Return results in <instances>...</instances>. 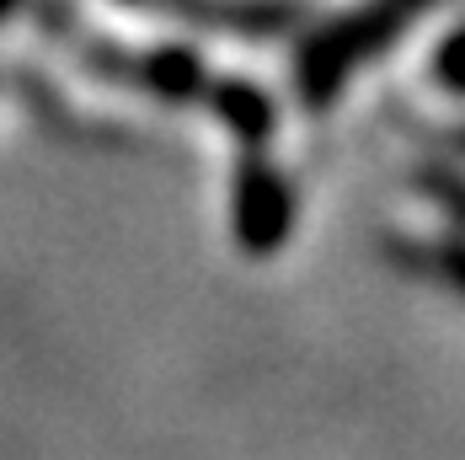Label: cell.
I'll return each mask as SVG.
<instances>
[{
    "instance_id": "cell-1",
    "label": "cell",
    "mask_w": 465,
    "mask_h": 460,
    "mask_svg": "<svg viewBox=\"0 0 465 460\" xmlns=\"http://www.w3.org/2000/svg\"><path fill=\"white\" fill-rule=\"evenodd\" d=\"M433 0H364L359 11L331 16L326 27H316L300 54H294V86L305 107H331L337 92L348 86L353 70H364L370 59H380L396 44Z\"/></svg>"
},
{
    "instance_id": "cell-2",
    "label": "cell",
    "mask_w": 465,
    "mask_h": 460,
    "mask_svg": "<svg viewBox=\"0 0 465 460\" xmlns=\"http://www.w3.org/2000/svg\"><path fill=\"white\" fill-rule=\"evenodd\" d=\"M231 215H235V241L257 257L279 252L294 230V187L262 150H246L235 166V193H231Z\"/></svg>"
},
{
    "instance_id": "cell-3",
    "label": "cell",
    "mask_w": 465,
    "mask_h": 460,
    "mask_svg": "<svg viewBox=\"0 0 465 460\" xmlns=\"http://www.w3.org/2000/svg\"><path fill=\"white\" fill-rule=\"evenodd\" d=\"M150 11H166V16H183L193 27H225V33H289L305 22V5L300 0H144Z\"/></svg>"
},
{
    "instance_id": "cell-4",
    "label": "cell",
    "mask_w": 465,
    "mask_h": 460,
    "mask_svg": "<svg viewBox=\"0 0 465 460\" xmlns=\"http://www.w3.org/2000/svg\"><path fill=\"white\" fill-rule=\"evenodd\" d=\"M203 102L220 113V124H225L246 150H262V145L273 139V118H279V107H273V96L262 92V86H252V81H241V75H225V81L209 75Z\"/></svg>"
},
{
    "instance_id": "cell-5",
    "label": "cell",
    "mask_w": 465,
    "mask_h": 460,
    "mask_svg": "<svg viewBox=\"0 0 465 460\" xmlns=\"http://www.w3.org/2000/svg\"><path fill=\"white\" fill-rule=\"evenodd\" d=\"M129 75L140 81L150 96L161 102H198L209 92V70H203V54L183 44H166V48H150L129 65Z\"/></svg>"
},
{
    "instance_id": "cell-6",
    "label": "cell",
    "mask_w": 465,
    "mask_h": 460,
    "mask_svg": "<svg viewBox=\"0 0 465 460\" xmlns=\"http://www.w3.org/2000/svg\"><path fill=\"white\" fill-rule=\"evenodd\" d=\"M433 75H439L455 96H465V27H455V33L439 44V54H433Z\"/></svg>"
},
{
    "instance_id": "cell-7",
    "label": "cell",
    "mask_w": 465,
    "mask_h": 460,
    "mask_svg": "<svg viewBox=\"0 0 465 460\" xmlns=\"http://www.w3.org/2000/svg\"><path fill=\"white\" fill-rule=\"evenodd\" d=\"M16 5H22V0H0V16H11V11H16Z\"/></svg>"
},
{
    "instance_id": "cell-8",
    "label": "cell",
    "mask_w": 465,
    "mask_h": 460,
    "mask_svg": "<svg viewBox=\"0 0 465 460\" xmlns=\"http://www.w3.org/2000/svg\"><path fill=\"white\" fill-rule=\"evenodd\" d=\"M124 5H144V0H124Z\"/></svg>"
},
{
    "instance_id": "cell-9",
    "label": "cell",
    "mask_w": 465,
    "mask_h": 460,
    "mask_svg": "<svg viewBox=\"0 0 465 460\" xmlns=\"http://www.w3.org/2000/svg\"><path fill=\"white\" fill-rule=\"evenodd\" d=\"M460 145H465V135H460Z\"/></svg>"
}]
</instances>
